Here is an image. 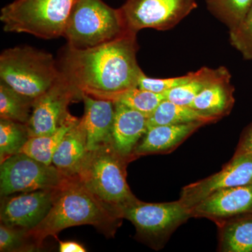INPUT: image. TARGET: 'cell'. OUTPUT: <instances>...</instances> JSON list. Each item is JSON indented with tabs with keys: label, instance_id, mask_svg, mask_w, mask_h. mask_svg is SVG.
<instances>
[{
	"label": "cell",
	"instance_id": "1",
	"mask_svg": "<svg viewBox=\"0 0 252 252\" xmlns=\"http://www.w3.org/2000/svg\"><path fill=\"white\" fill-rule=\"evenodd\" d=\"M137 34L127 31L117 39L87 49L66 45L58 64L60 71L83 94L112 102L138 86L143 71L137 61Z\"/></svg>",
	"mask_w": 252,
	"mask_h": 252
},
{
	"label": "cell",
	"instance_id": "2",
	"mask_svg": "<svg viewBox=\"0 0 252 252\" xmlns=\"http://www.w3.org/2000/svg\"><path fill=\"white\" fill-rule=\"evenodd\" d=\"M123 219L120 212L96 196L75 176L67 177L56 190L47 216L28 233L39 249L48 237H56L61 230L77 225H93L113 238Z\"/></svg>",
	"mask_w": 252,
	"mask_h": 252
},
{
	"label": "cell",
	"instance_id": "3",
	"mask_svg": "<svg viewBox=\"0 0 252 252\" xmlns=\"http://www.w3.org/2000/svg\"><path fill=\"white\" fill-rule=\"evenodd\" d=\"M130 160L118 153L112 144H105L88 152L76 177L96 196L121 213L123 207L137 200L126 180V167Z\"/></svg>",
	"mask_w": 252,
	"mask_h": 252
},
{
	"label": "cell",
	"instance_id": "4",
	"mask_svg": "<svg viewBox=\"0 0 252 252\" xmlns=\"http://www.w3.org/2000/svg\"><path fill=\"white\" fill-rule=\"evenodd\" d=\"M61 75L52 55L30 46L4 50L0 56L1 82L23 95L35 99Z\"/></svg>",
	"mask_w": 252,
	"mask_h": 252
},
{
	"label": "cell",
	"instance_id": "5",
	"mask_svg": "<svg viewBox=\"0 0 252 252\" xmlns=\"http://www.w3.org/2000/svg\"><path fill=\"white\" fill-rule=\"evenodd\" d=\"M127 32L120 9L102 0H75L63 36L69 47L82 50L114 40Z\"/></svg>",
	"mask_w": 252,
	"mask_h": 252
},
{
	"label": "cell",
	"instance_id": "6",
	"mask_svg": "<svg viewBox=\"0 0 252 252\" xmlns=\"http://www.w3.org/2000/svg\"><path fill=\"white\" fill-rule=\"evenodd\" d=\"M75 0H14L1 10L7 32L27 33L44 39L63 36Z\"/></svg>",
	"mask_w": 252,
	"mask_h": 252
},
{
	"label": "cell",
	"instance_id": "7",
	"mask_svg": "<svg viewBox=\"0 0 252 252\" xmlns=\"http://www.w3.org/2000/svg\"><path fill=\"white\" fill-rule=\"evenodd\" d=\"M122 217L135 225L137 235L158 250L180 225L191 218V211L180 200L170 203H147L137 199L121 210Z\"/></svg>",
	"mask_w": 252,
	"mask_h": 252
},
{
	"label": "cell",
	"instance_id": "8",
	"mask_svg": "<svg viewBox=\"0 0 252 252\" xmlns=\"http://www.w3.org/2000/svg\"><path fill=\"white\" fill-rule=\"evenodd\" d=\"M54 165H46L26 154L18 153L1 162L0 166V195L39 190H53L67 180Z\"/></svg>",
	"mask_w": 252,
	"mask_h": 252
},
{
	"label": "cell",
	"instance_id": "9",
	"mask_svg": "<svg viewBox=\"0 0 252 252\" xmlns=\"http://www.w3.org/2000/svg\"><path fill=\"white\" fill-rule=\"evenodd\" d=\"M198 6L197 0H127L119 8L127 31H168Z\"/></svg>",
	"mask_w": 252,
	"mask_h": 252
},
{
	"label": "cell",
	"instance_id": "10",
	"mask_svg": "<svg viewBox=\"0 0 252 252\" xmlns=\"http://www.w3.org/2000/svg\"><path fill=\"white\" fill-rule=\"evenodd\" d=\"M83 94L61 72L56 82L46 92L36 97L28 123L30 137L54 133L72 119L68 106L73 101L82 99Z\"/></svg>",
	"mask_w": 252,
	"mask_h": 252
},
{
	"label": "cell",
	"instance_id": "11",
	"mask_svg": "<svg viewBox=\"0 0 252 252\" xmlns=\"http://www.w3.org/2000/svg\"><path fill=\"white\" fill-rule=\"evenodd\" d=\"M252 183V155L234 154L222 170L184 187L180 200L189 209L221 189Z\"/></svg>",
	"mask_w": 252,
	"mask_h": 252
},
{
	"label": "cell",
	"instance_id": "12",
	"mask_svg": "<svg viewBox=\"0 0 252 252\" xmlns=\"http://www.w3.org/2000/svg\"><path fill=\"white\" fill-rule=\"evenodd\" d=\"M58 189L1 197V223L27 230L35 228L51 210Z\"/></svg>",
	"mask_w": 252,
	"mask_h": 252
},
{
	"label": "cell",
	"instance_id": "13",
	"mask_svg": "<svg viewBox=\"0 0 252 252\" xmlns=\"http://www.w3.org/2000/svg\"><path fill=\"white\" fill-rule=\"evenodd\" d=\"M192 217L218 222L239 215L252 214V183L221 189L190 209Z\"/></svg>",
	"mask_w": 252,
	"mask_h": 252
},
{
	"label": "cell",
	"instance_id": "14",
	"mask_svg": "<svg viewBox=\"0 0 252 252\" xmlns=\"http://www.w3.org/2000/svg\"><path fill=\"white\" fill-rule=\"evenodd\" d=\"M114 107L112 146L122 157L133 160L135 148L148 130V117L121 102H114Z\"/></svg>",
	"mask_w": 252,
	"mask_h": 252
},
{
	"label": "cell",
	"instance_id": "15",
	"mask_svg": "<svg viewBox=\"0 0 252 252\" xmlns=\"http://www.w3.org/2000/svg\"><path fill=\"white\" fill-rule=\"evenodd\" d=\"M85 113L82 117L89 152L105 144H112V130L115 117L114 102L83 94Z\"/></svg>",
	"mask_w": 252,
	"mask_h": 252
},
{
	"label": "cell",
	"instance_id": "16",
	"mask_svg": "<svg viewBox=\"0 0 252 252\" xmlns=\"http://www.w3.org/2000/svg\"><path fill=\"white\" fill-rule=\"evenodd\" d=\"M202 122L175 125L156 126L149 127L134 152V157L147 154L167 153L177 148L202 126Z\"/></svg>",
	"mask_w": 252,
	"mask_h": 252
},
{
	"label": "cell",
	"instance_id": "17",
	"mask_svg": "<svg viewBox=\"0 0 252 252\" xmlns=\"http://www.w3.org/2000/svg\"><path fill=\"white\" fill-rule=\"evenodd\" d=\"M88 152L85 126L81 118L63 137L55 152L52 164L66 177H75Z\"/></svg>",
	"mask_w": 252,
	"mask_h": 252
},
{
	"label": "cell",
	"instance_id": "18",
	"mask_svg": "<svg viewBox=\"0 0 252 252\" xmlns=\"http://www.w3.org/2000/svg\"><path fill=\"white\" fill-rule=\"evenodd\" d=\"M230 77L210 84L198 94L190 107L218 121L228 115L235 103L234 88Z\"/></svg>",
	"mask_w": 252,
	"mask_h": 252
},
{
	"label": "cell",
	"instance_id": "19",
	"mask_svg": "<svg viewBox=\"0 0 252 252\" xmlns=\"http://www.w3.org/2000/svg\"><path fill=\"white\" fill-rule=\"evenodd\" d=\"M219 250L222 252H252V214L217 222Z\"/></svg>",
	"mask_w": 252,
	"mask_h": 252
},
{
	"label": "cell",
	"instance_id": "20",
	"mask_svg": "<svg viewBox=\"0 0 252 252\" xmlns=\"http://www.w3.org/2000/svg\"><path fill=\"white\" fill-rule=\"evenodd\" d=\"M230 72L224 67L217 69L200 68L193 72V77L188 82L174 88L164 94L165 99L180 105L189 106L197 95L210 84L225 78L230 77Z\"/></svg>",
	"mask_w": 252,
	"mask_h": 252
},
{
	"label": "cell",
	"instance_id": "21",
	"mask_svg": "<svg viewBox=\"0 0 252 252\" xmlns=\"http://www.w3.org/2000/svg\"><path fill=\"white\" fill-rule=\"evenodd\" d=\"M216 122V119L204 115L189 106L180 105L165 99L148 118V128L156 126L175 125L192 122L208 124Z\"/></svg>",
	"mask_w": 252,
	"mask_h": 252
},
{
	"label": "cell",
	"instance_id": "22",
	"mask_svg": "<svg viewBox=\"0 0 252 252\" xmlns=\"http://www.w3.org/2000/svg\"><path fill=\"white\" fill-rule=\"evenodd\" d=\"M78 119V118L73 117L54 133L30 137L19 153L26 154L46 165H52L55 152L66 132Z\"/></svg>",
	"mask_w": 252,
	"mask_h": 252
},
{
	"label": "cell",
	"instance_id": "23",
	"mask_svg": "<svg viewBox=\"0 0 252 252\" xmlns=\"http://www.w3.org/2000/svg\"><path fill=\"white\" fill-rule=\"evenodd\" d=\"M34 101L4 83H0V119L28 124Z\"/></svg>",
	"mask_w": 252,
	"mask_h": 252
},
{
	"label": "cell",
	"instance_id": "24",
	"mask_svg": "<svg viewBox=\"0 0 252 252\" xmlns=\"http://www.w3.org/2000/svg\"><path fill=\"white\" fill-rule=\"evenodd\" d=\"M205 2L210 12L229 32L238 27L252 5V0H205Z\"/></svg>",
	"mask_w": 252,
	"mask_h": 252
},
{
	"label": "cell",
	"instance_id": "25",
	"mask_svg": "<svg viewBox=\"0 0 252 252\" xmlns=\"http://www.w3.org/2000/svg\"><path fill=\"white\" fill-rule=\"evenodd\" d=\"M27 124L0 119V161L19 153L29 140Z\"/></svg>",
	"mask_w": 252,
	"mask_h": 252
},
{
	"label": "cell",
	"instance_id": "26",
	"mask_svg": "<svg viewBox=\"0 0 252 252\" xmlns=\"http://www.w3.org/2000/svg\"><path fill=\"white\" fill-rule=\"evenodd\" d=\"M165 99L164 94H155L137 86L120 94L114 102H121L149 118Z\"/></svg>",
	"mask_w": 252,
	"mask_h": 252
},
{
	"label": "cell",
	"instance_id": "27",
	"mask_svg": "<svg viewBox=\"0 0 252 252\" xmlns=\"http://www.w3.org/2000/svg\"><path fill=\"white\" fill-rule=\"evenodd\" d=\"M39 250L28 230L0 225V252H33Z\"/></svg>",
	"mask_w": 252,
	"mask_h": 252
},
{
	"label": "cell",
	"instance_id": "28",
	"mask_svg": "<svg viewBox=\"0 0 252 252\" xmlns=\"http://www.w3.org/2000/svg\"><path fill=\"white\" fill-rule=\"evenodd\" d=\"M229 33L231 45L244 59L252 60V5L238 27Z\"/></svg>",
	"mask_w": 252,
	"mask_h": 252
},
{
	"label": "cell",
	"instance_id": "29",
	"mask_svg": "<svg viewBox=\"0 0 252 252\" xmlns=\"http://www.w3.org/2000/svg\"><path fill=\"white\" fill-rule=\"evenodd\" d=\"M193 76V72L181 77L157 79L148 77L142 72L139 79L138 87L155 94H164L174 88L188 82Z\"/></svg>",
	"mask_w": 252,
	"mask_h": 252
},
{
	"label": "cell",
	"instance_id": "30",
	"mask_svg": "<svg viewBox=\"0 0 252 252\" xmlns=\"http://www.w3.org/2000/svg\"><path fill=\"white\" fill-rule=\"evenodd\" d=\"M235 154L252 155V123L243 132Z\"/></svg>",
	"mask_w": 252,
	"mask_h": 252
},
{
	"label": "cell",
	"instance_id": "31",
	"mask_svg": "<svg viewBox=\"0 0 252 252\" xmlns=\"http://www.w3.org/2000/svg\"><path fill=\"white\" fill-rule=\"evenodd\" d=\"M59 251L61 252H85L86 250L82 245L77 242L60 241Z\"/></svg>",
	"mask_w": 252,
	"mask_h": 252
}]
</instances>
